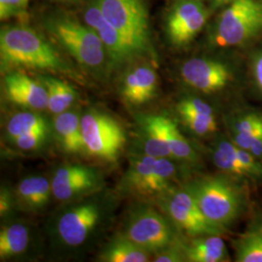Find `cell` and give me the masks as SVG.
<instances>
[{
	"label": "cell",
	"mask_w": 262,
	"mask_h": 262,
	"mask_svg": "<svg viewBox=\"0 0 262 262\" xmlns=\"http://www.w3.org/2000/svg\"><path fill=\"white\" fill-rule=\"evenodd\" d=\"M96 172L83 165H66L58 169L52 181V192L66 201L92 190L97 186Z\"/></svg>",
	"instance_id": "cell-13"
},
{
	"label": "cell",
	"mask_w": 262,
	"mask_h": 262,
	"mask_svg": "<svg viewBox=\"0 0 262 262\" xmlns=\"http://www.w3.org/2000/svg\"><path fill=\"white\" fill-rule=\"evenodd\" d=\"M59 143L67 152H80L84 150L81 119L75 113L58 114L54 122Z\"/></svg>",
	"instance_id": "cell-16"
},
{
	"label": "cell",
	"mask_w": 262,
	"mask_h": 262,
	"mask_svg": "<svg viewBox=\"0 0 262 262\" xmlns=\"http://www.w3.org/2000/svg\"><path fill=\"white\" fill-rule=\"evenodd\" d=\"M49 31L82 66L96 68L103 63L106 50L94 28L68 17H54L47 21Z\"/></svg>",
	"instance_id": "cell-4"
},
{
	"label": "cell",
	"mask_w": 262,
	"mask_h": 262,
	"mask_svg": "<svg viewBox=\"0 0 262 262\" xmlns=\"http://www.w3.org/2000/svg\"><path fill=\"white\" fill-rule=\"evenodd\" d=\"M183 121L187 127L197 135H206L215 132L217 128V122L215 115H194L183 114L181 115Z\"/></svg>",
	"instance_id": "cell-31"
},
{
	"label": "cell",
	"mask_w": 262,
	"mask_h": 262,
	"mask_svg": "<svg viewBox=\"0 0 262 262\" xmlns=\"http://www.w3.org/2000/svg\"><path fill=\"white\" fill-rule=\"evenodd\" d=\"M209 17L210 11L203 1L178 0L166 19L169 41L175 46L187 45L205 27Z\"/></svg>",
	"instance_id": "cell-7"
},
{
	"label": "cell",
	"mask_w": 262,
	"mask_h": 262,
	"mask_svg": "<svg viewBox=\"0 0 262 262\" xmlns=\"http://www.w3.org/2000/svg\"><path fill=\"white\" fill-rule=\"evenodd\" d=\"M188 190L204 215L222 228L231 225L242 212L241 190L226 179L207 177L196 182Z\"/></svg>",
	"instance_id": "cell-3"
},
{
	"label": "cell",
	"mask_w": 262,
	"mask_h": 262,
	"mask_svg": "<svg viewBox=\"0 0 262 262\" xmlns=\"http://www.w3.org/2000/svg\"><path fill=\"white\" fill-rule=\"evenodd\" d=\"M148 258V251L126 237L113 242L101 255V259L106 262H146Z\"/></svg>",
	"instance_id": "cell-22"
},
{
	"label": "cell",
	"mask_w": 262,
	"mask_h": 262,
	"mask_svg": "<svg viewBox=\"0 0 262 262\" xmlns=\"http://www.w3.org/2000/svg\"><path fill=\"white\" fill-rule=\"evenodd\" d=\"M232 133L235 145L249 150L253 141L262 136L261 113H245L239 116L233 122Z\"/></svg>",
	"instance_id": "cell-19"
},
{
	"label": "cell",
	"mask_w": 262,
	"mask_h": 262,
	"mask_svg": "<svg viewBox=\"0 0 262 262\" xmlns=\"http://www.w3.org/2000/svg\"><path fill=\"white\" fill-rule=\"evenodd\" d=\"M29 242L28 229L16 224L2 229L0 232V257L7 258L24 253Z\"/></svg>",
	"instance_id": "cell-23"
},
{
	"label": "cell",
	"mask_w": 262,
	"mask_h": 262,
	"mask_svg": "<svg viewBox=\"0 0 262 262\" xmlns=\"http://www.w3.org/2000/svg\"><path fill=\"white\" fill-rule=\"evenodd\" d=\"M186 84L204 94L224 90L232 80V73L225 63L209 58H191L181 68Z\"/></svg>",
	"instance_id": "cell-10"
},
{
	"label": "cell",
	"mask_w": 262,
	"mask_h": 262,
	"mask_svg": "<svg viewBox=\"0 0 262 262\" xmlns=\"http://www.w3.org/2000/svg\"><path fill=\"white\" fill-rule=\"evenodd\" d=\"M125 237L148 252H159L168 247L173 233L162 215L151 209H146L133 215Z\"/></svg>",
	"instance_id": "cell-9"
},
{
	"label": "cell",
	"mask_w": 262,
	"mask_h": 262,
	"mask_svg": "<svg viewBox=\"0 0 262 262\" xmlns=\"http://www.w3.org/2000/svg\"><path fill=\"white\" fill-rule=\"evenodd\" d=\"M157 158L143 155L131 161L126 183L134 192L145 195Z\"/></svg>",
	"instance_id": "cell-24"
},
{
	"label": "cell",
	"mask_w": 262,
	"mask_h": 262,
	"mask_svg": "<svg viewBox=\"0 0 262 262\" xmlns=\"http://www.w3.org/2000/svg\"><path fill=\"white\" fill-rule=\"evenodd\" d=\"M213 160L215 166L225 173L237 178L251 179L248 170L244 167L239 159L219 148L213 152Z\"/></svg>",
	"instance_id": "cell-30"
},
{
	"label": "cell",
	"mask_w": 262,
	"mask_h": 262,
	"mask_svg": "<svg viewBox=\"0 0 262 262\" xmlns=\"http://www.w3.org/2000/svg\"><path fill=\"white\" fill-rule=\"evenodd\" d=\"M112 27L143 55L150 51L148 10L144 0H95Z\"/></svg>",
	"instance_id": "cell-5"
},
{
	"label": "cell",
	"mask_w": 262,
	"mask_h": 262,
	"mask_svg": "<svg viewBox=\"0 0 262 262\" xmlns=\"http://www.w3.org/2000/svg\"><path fill=\"white\" fill-rule=\"evenodd\" d=\"M98 220L99 211L95 205L84 204L74 207L61 215L58 221L59 237L68 246H79L84 243Z\"/></svg>",
	"instance_id": "cell-12"
},
{
	"label": "cell",
	"mask_w": 262,
	"mask_h": 262,
	"mask_svg": "<svg viewBox=\"0 0 262 262\" xmlns=\"http://www.w3.org/2000/svg\"><path fill=\"white\" fill-rule=\"evenodd\" d=\"M47 129H38L21 134L14 138L12 142L21 150H30L37 149L46 139Z\"/></svg>",
	"instance_id": "cell-32"
},
{
	"label": "cell",
	"mask_w": 262,
	"mask_h": 262,
	"mask_svg": "<svg viewBox=\"0 0 262 262\" xmlns=\"http://www.w3.org/2000/svg\"><path fill=\"white\" fill-rule=\"evenodd\" d=\"M252 73L257 89L262 94V51L257 53L252 61Z\"/></svg>",
	"instance_id": "cell-36"
},
{
	"label": "cell",
	"mask_w": 262,
	"mask_h": 262,
	"mask_svg": "<svg viewBox=\"0 0 262 262\" xmlns=\"http://www.w3.org/2000/svg\"><path fill=\"white\" fill-rule=\"evenodd\" d=\"M0 57L4 67H27L66 71L53 46L32 28L9 27L0 33Z\"/></svg>",
	"instance_id": "cell-1"
},
{
	"label": "cell",
	"mask_w": 262,
	"mask_h": 262,
	"mask_svg": "<svg viewBox=\"0 0 262 262\" xmlns=\"http://www.w3.org/2000/svg\"><path fill=\"white\" fill-rule=\"evenodd\" d=\"M5 90L13 103L36 110L48 108L46 86L26 74L11 73L6 76Z\"/></svg>",
	"instance_id": "cell-14"
},
{
	"label": "cell",
	"mask_w": 262,
	"mask_h": 262,
	"mask_svg": "<svg viewBox=\"0 0 262 262\" xmlns=\"http://www.w3.org/2000/svg\"><path fill=\"white\" fill-rule=\"evenodd\" d=\"M52 186L44 177H28L19 183L17 193L19 200L29 208L45 206L50 198Z\"/></svg>",
	"instance_id": "cell-21"
},
{
	"label": "cell",
	"mask_w": 262,
	"mask_h": 262,
	"mask_svg": "<svg viewBox=\"0 0 262 262\" xmlns=\"http://www.w3.org/2000/svg\"><path fill=\"white\" fill-rule=\"evenodd\" d=\"M232 1L233 0H217L215 4H213V7L217 8V7H221V6H225V5H227L228 3L232 2Z\"/></svg>",
	"instance_id": "cell-39"
},
{
	"label": "cell",
	"mask_w": 262,
	"mask_h": 262,
	"mask_svg": "<svg viewBox=\"0 0 262 262\" xmlns=\"http://www.w3.org/2000/svg\"><path fill=\"white\" fill-rule=\"evenodd\" d=\"M84 17L85 24L94 28L101 38L106 53L110 56L113 62L121 64L139 56V53L135 48L104 19L95 0L86 7Z\"/></svg>",
	"instance_id": "cell-11"
},
{
	"label": "cell",
	"mask_w": 262,
	"mask_h": 262,
	"mask_svg": "<svg viewBox=\"0 0 262 262\" xmlns=\"http://www.w3.org/2000/svg\"><path fill=\"white\" fill-rule=\"evenodd\" d=\"M38 129H47V123L40 115L34 113L16 114L7 123V133L11 140L21 134Z\"/></svg>",
	"instance_id": "cell-27"
},
{
	"label": "cell",
	"mask_w": 262,
	"mask_h": 262,
	"mask_svg": "<svg viewBox=\"0 0 262 262\" xmlns=\"http://www.w3.org/2000/svg\"><path fill=\"white\" fill-rule=\"evenodd\" d=\"M163 126L172 158L190 163L196 161L195 151L189 145L188 141L182 135L174 122L166 117H163Z\"/></svg>",
	"instance_id": "cell-25"
},
{
	"label": "cell",
	"mask_w": 262,
	"mask_h": 262,
	"mask_svg": "<svg viewBox=\"0 0 262 262\" xmlns=\"http://www.w3.org/2000/svg\"><path fill=\"white\" fill-rule=\"evenodd\" d=\"M158 75L148 66H138L129 71L123 79L122 97L126 102L138 106L148 102L157 92Z\"/></svg>",
	"instance_id": "cell-15"
},
{
	"label": "cell",
	"mask_w": 262,
	"mask_h": 262,
	"mask_svg": "<svg viewBox=\"0 0 262 262\" xmlns=\"http://www.w3.org/2000/svg\"><path fill=\"white\" fill-rule=\"evenodd\" d=\"M226 254L224 240L215 235L194 240L186 250L187 260L192 262L225 261Z\"/></svg>",
	"instance_id": "cell-18"
},
{
	"label": "cell",
	"mask_w": 262,
	"mask_h": 262,
	"mask_svg": "<svg viewBox=\"0 0 262 262\" xmlns=\"http://www.w3.org/2000/svg\"><path fill=\"white\" fill-rule=\"evenodd\" d=\"M238 262H262V232H251L245 235L236 247Z\"/></svg>",
	"instance_id": "cell-29"
},
{
	"label": "cell",
	"mask_w": 262,
	"mask_h": 262,
	"mask_svg": "<svg viewBox=\"0 0 262 262\" xmlns=\"http://www.w3.org/2000/svg\"><path fill=\"white\" fill-rule=\"evenodd\" d=\"M29 0H0V18L7 19L23 13Z\"/></svg>",
	"instance_id": "cell-34"
},
{
	"label": "cell",
	"mask_w": 262,
	"mask_h": 262,
	"mask_svg": "<svg viewBox=\"0 0 262 262\" xmlns=\"http://www.w3.org/2000/svg\"><path fill=\"white\" fill-rule=\"evenodd\" d=\"M249 151H251L257 159L262 160V136L253 141Z\"/></svg>",
	"instance_id": "cell-37"
},
{
	"label": "cell",
	"mask_w": 262,
	"mask_h": 262,
	"mask_svg": "<svg viewBox=\"0 0 262 262\" xmlns=\"http://www.w3.org/2000/svg\"><path fill=\"white\" fill-rule=\"evenodd\" d=\"M165 208L172 221L187 234L217 235L223 232L222 227L213 224L204 215L188 189L171 193Z\"/></svg>",
	"instance_id": "cell-8"
},
{
	"label": "cell",
	"mask_w": 262,
	"mask_h": 262,
	"mask_svg": "<svg viewBox=\"0 0 262 262\" xmlns=\"http://www.w3.org/2000/svg\"><path fill=\"white\" fill-rule=\"evenodd\" d=\"M217 0H213V4H215V2H216Z\"/></svg>",
	"instance_id": "cell-40"
},
{
	"label": "cell",
	"mask_w": 262,
	"mask_h": 262,
	"mask_svg": "<svg viewBox=\"0 0 262 262\" xmlns=\"http://www.w3.org/2000/svg\"><path fill=\"white\" fill-rule=\"evenodd\" d=\"M261 34V0H233L215 20L212 41L219 47H239Z\"/></svg>",
	"instance_id": "cell-2"
},
{
	"label": "cell",
	"mask_w": 262,
	"mask_h": 262,
	"mask_svg": "<svg viewBox=\"0 0 262 262\" xmlns=\"http://www.w3.org/2000/svg\"><path fill=\"white\" fill-rule=\"evenodd\" d=\"M41 81L48 92V109L54 114L66 112L77 98V93L72 85L54 77L44 76Z\"/></svg>",
	"instance_id": "cell-20"
},
{
	"label": "cell",
	"mask_w": 262,
	"mask_h": 262,
	"mask_svg": "<svg viewBox=\"0 0 262 262\" xmlns=\"http://www.w3.org/2000/svg\"><path fill=\"white\" fill-rule=\"evenodd\" d=\"M180 115L194 114V115H214L213 108L198 98H185L177 106Z\"/></svg>",
	"instance_id": "cell-33"
},
{
	"label": "cell",
	"mask_w": 262,
	"mask_h": 262,
	"mask_svg": "<svg viewBox=\"0 0 262 262\" xmlns=\"http://www.w3.org/2000/svg\"><path fill=\"white\" fill-rule=\"evenodd\" d=\"M11 207V199H10L9 195L6 192H2L1 193V197H0V212L1 215L6 214L10 210Z\"/></svg>",
	"instance_id": "cell-38"
},
{
	"label": "cell",
	"mask_w": 262,
	"mask_h": 262,
	"mask_svg": "<svg viewBox=\"0 0 262 262\" xmlns=\"http://www.w3.org/2000/svg\"><path fill=\"white\" fill-rule=\"evenodd\" d=\"M219 149L224 150L225 152L233 156L234 158L240 160L244 167L248 170L251 179L253 180H261L262 179V162L260 159L254 157L249 150H244L242 148L235 145L233 142L222 140L217 147Z\"/></svg>",
	"instance_id": "cell-28"
},
{
	"label": "cell",
	"mask_w": 262,
	"mask_h": 262,
	"mask_svg": "<svg viewBox=\"0 0 262 262\" xmlns=\"http://www.w3.org/2000/svg\"><path fill=\"white\" fill-rule=\"evenodd\" d=\"M81 127L84 150L96 158L113 161L125 144L121 123L109 115L88 112L81 119Z\"/></svg>",
	"instance_id": "cell-6"
},
{
	"label": "cell",
	"mask_w": 262,
	"mask_h": 262,
	"mask_svg": "<svg viewBox=\"0 0 262 262\" xmlns=\"http://www.w3.org/2000/svg\"><path fill=\"white\" fill-rule=\"evenodd\" d=\"M198 1H203V0H198Z\"/></svg>",
	"instance_id": "cell-41"
},
{
	"label": "cell",
	"mask_w": 262,
	"mask_h": 262,
	"mask_svg": "<svg viewBox=\"0 0 262 262\" xmlns=\"http://www.w3.org/2000/svg\"><path fill=\"white\" fill-rule=\"evenodd\" d=\"M144 155L154 158H172L163 126V116L143 118Z\"/></svg>",
	"instance_id": "cell-17"
},
{
	"label": "cell",
	"mask_w": 262,
	"mask_h": 262,
	"mask_svg": "<svg viewBox=\"0 0 262 262\" xmlns=\"http://www.w3.org/2000/svg\"><path fill=\"white\" fill-rule=\"evenodd\" d=\"M175 174V166L168 158H159L156 159L145 195H152L167 191L170 187V183L172 179L174 178Z\"/></svg>",
	"instance_id": "cell-26"
},
{
	"label": "cell",
	"mask_w": 262,
	"mask_h": 262,
	"mask_svg": "<svg viewBox=\"0 0 262 262\" xmlns=\"http://www.w3.org/2000/svg\"><path fill=\"white\" fill-rule=\"evenodd\" d=\"M184 260V256L175 248H164L159 251L154 261L156 262H179Z\"/></svg>",
	"instance_id": "cell-35"
}]
</instances>
